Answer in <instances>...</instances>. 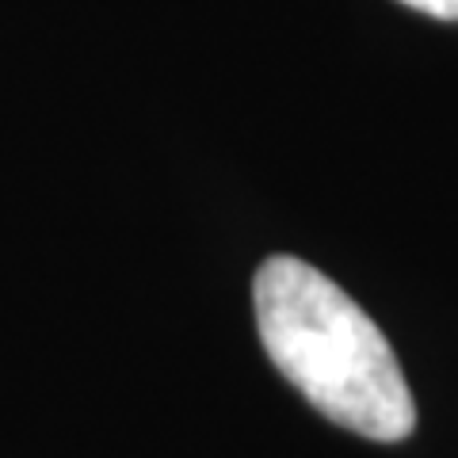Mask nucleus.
Returning a JSON list of instances; mask_svg holds the SVG:
<instances>
[{"label": "nucleus", "mask_w": 458, "mask_h": 458, "mask_svg": "<svg viewBox=\"0 0 458 458\" xmlns=\"http://www.w3.org/2000/svg\"><path fill=\"white\" fill-rule=\"evenodd\" d=\"M252 306L267 360L313 409L378 443L412 432L417 409L394 348L325 271L298 256H267L252 279Z\"/></svg>", "instance_id": "1"}, {"label": "nucleus", "mask_w": 458, "mask_h": 458, "mask_svg": "<svg viewBox=\"0 0 458 458\" xmlns=\"http://www.w3.org/2000/svg\"><path fill=\"white\" fill-rule=\"evenodd\" d=\"M401 4L424 12V16H436V20H447L458 23V0H401Z\"/></svg>", "instance_id": "2"}]
</instances>
